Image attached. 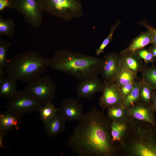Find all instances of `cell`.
I'll list each match as a JSON object with an SVG mask.
<instances>
[{
  "mask_svg": "<svg viewBox=\"0 0 156 156\" xmlns=\"http://www.w3.org/2000/svg\"><path fill=\"white\" fill-rule=\"evenodd\" d=\"M96 107L93 108L79 122L66 143L78 156H118L111 133L112 120Z\"/></svg>",
  "mask_w": 156,
  "mask_h": 156,
  "instance_id": "cell-1",
  "label": "cell"
},
{
  "mask_svg": "<svg viewBox=\"0 0 156 156\" xmlns=\"http://www.w3.org/2000/svg\"><path fill=\"white\" fill-rule=\"evenodd\" d=\"M102 59L66 49L56 50L49 67L81 80L100 75Z\"/></svg>",
  "mask_w": 156,
  "mask_h": 156,
  "instance_id": "cell-2",
  "label": "cell"
},
{
  "mask_svg": "<svg viewBox=\"0 0 156 156\" xmlns=\"http://www.w3.org/2000/svg\"><path fill=\"white\" fill-rule=\"evenodd\" d=\"M151 124L131 117L119 156H156V132Z\"/></svg>",
  "mask_w": 156,
  "mask_h": 156,
  "instance_id": "cell-3",
  "label": "cell"
},
{
  "mask_svg": "<svg viewBox=\"0 0 156 156\" xmlns=\"http://www.w3.org/2000/svg\"><path fill=\"white\" fill-rule=\"evenodd\" d=\"M49 60L33 51L18 54L8 60L5 73L17 81L27 83L43 74L49 67Z\"/></svg>",
  "mask_w": 156,
  "mask_h": 156,
  "instance_id": "cell-4",
  "label": "cell"
},
{
  "mask_svg": "<svg viewBox=\"0 0 156 156\" xmlns=\"http://www.w3.org/2000/svg\"><path fill=\"white\" fill-rule=\"evenodd\" d=\"M44 12L65 21L82 16L80 0H40Z\"/></svg>",
  "mask_w": 156,
  "mask_h": 156,
  "instance_id": "cell-5",
  "label": "cell"
},
{
  "mask_svg": "<svg viewBox=\"0 0 156 156\" xmlns=\"http://www.w3.org/2000/svg\"><path fill=\"white\" fill-rule=\"evenodd\" d=\"M10 1V8L19 12L26 23L35 28L40 26L44 12L40 0Z\"/></svg>",
  "mask_w": 156,
  "mask_h": 156,
  "instance_id": "cell-6",
  "label": "cell"
},
{
  "mask_svg": "<svg viewBox=\"0 0 156 156\" xmlns=\"http://www.w3.org/2000/svg\"><path fill=\"white\" fill-rule=\"evenodd\" d=\"M27 83L25 89L42 105L54 99L56 85L48 75L40 76Z\"/></svg>",
  "mask_w": 156,
  "mask_h": 156,
  "instance_id": "cell-7",
  "label": "cell"
},
{
  "mask_svg": "<svg viewBox=\"0 0 156 156\" xmlns=\"http://www.w3.org/2000/svg\"><path fill=\"white\" fill-rule=\"evenodd\" d=\"M42 105L31 94L25 89L17 90L8 99L6 107L7 110L23 115L38 111Z\"/></svg>",
  "mask_w": 156,
  "mask_h": 156,
  "instance_id": "cell-8",
  "label": "cell"
},
{
  "mask_svg": "<svg viewBox=\"0 0 156 156\" xmlns=\"http://www.w3.org/2000/svg\"><path fill=\"white\" fill-rule=\"evenodd\" d=\"M102 94L99 104L104 110L109 107L122 105L124 98L120 88L114 82L103 81Z\"/></svg>",
  "mask_w": 156,
  "mask_h": 156,
  "instance_id": "cell-9",
  "label": "cell"
},
{
  "mask_svg": "<svg viewBox=\"0 0 156 156\" xmlns=\"http://www.w3.org/2000/svg\"><path fill=\"white\" fill-rule=\"evenodd\" d=\"M120 55L112 52L105 55L102 59L101 74L104 81L114 82L120 71Z\"/></svg>",
  "mask_w": 156,
  "mask_h": 156,
  "instance_id": "cell-10",
  "label": "cell"
},
{
  "mask_svg": "<svg viewBox=\"0 0 156 156\" xmlns=\"http://www.w3.org/2000/svg\"><path fill=\"white\" fill-rule=\"evenodd\" d=\"M58 113L66 121H80L83 118V106L78 99L72 97L64 99L58 108Z\"/></svg>",
  "mask_w": 156,
  "mask_h": 156,
  "instance_id": "cell-11",
  "label": "cell"
},
{
  "mask_svg": "<svg viewBox=\"0 0 156 156\" xmlns=\"http://www.w3.org/2000/svg\"><path fill=\"white\" fill-rule=\"evenodd\" d=\"M103 86V82L98 76H96L80 80L76 87V90L78 98L90 100L95 94L102 92Z\"/></svg>",
  "mask_w": 156,
  "mask_h": 156,
  "instance_id": "cell-12",
  "label": "cell"
},
{
  "mask_svg": "<svg viewBox=\"0 0 156 156\" xmlns=\"http://www.w3.org/2000/svg\"><path fill=\"white\" fill-rule=\"evenodd\" d=\"M139 23L146 28L147 30L141 33L133 38L128 47L120 52V55L135 53L137 50L144 48L149 44H152L153 33L150 25L145 21H141Z\"/></svg>",
  "mask_w": 156,
  "mask_h": 156,
  "instance_id": "cell-13",
  "label": "cell"
},
{
  "mask_svg": "<svg viewBox=\"0 0 156 156\" xmlns=\"http://www.w3.org/2000/svg\"><path fill=\"white\" fill-rule=\"evenodd\" d=\"M128 108L131 118L156 126L155 112L151 106L138 101Z\"/></svg>",
  "mask_w": 156,
  "mask_h": 156,
  "instance_id": "cell-14",
  "label": "cell"
},
{
  "mask_svg": "<svg viewBox=\"0 0 156 156\" xmlns=\"http://www.w3.org/2000/svg\"><path fill=\"white\" fill-rule=\"evenodd\" d=\"M8 110L0 113V131L5 134L14 130H17L21 125L23 116Z\"/></svg>",
  "mask_w": 156,
  "mask_h": 156,
  "instance_id": "cell-15",
  "label": "cell"
},
{
  "mask_svg": "<svg viewBox=\"0 0 156 156\" xmlns=\"http://www.w3.org/2000/svg\"><path fill=\"white\" fill-rule=\"evenodd\" d=\"M130 118L126 121H112L111 133L112 142L117 148L119 154L128 129Z\"/></svg>",
  "mask_w": 156,
  "mask_h": 156,
  "instance_id": "cell-16",
  "label": "cell"
},
{
  "mask_svg": "<svg viewBox=\"0 0 156 156\" xmlns=\"http://www.w3.org/2000/svg\"><path fill=\"white\" fill-rule=\"evenodd\" d=\"M120 70H127L136 76L144 66L142 60L135 53L120 55Z\"/></svg>",
  "mask_w": 156,
  "mask_h": 156,
  "instance_id": "cell-17",
  "label": "cell"
},
{
  "mask_svg": "<svg viewBox=\"0 0 156 156\" xmlns=\"http://www.w3.org/2000/svg\"><path fill=\"white\" fill-rule=\"evenodd\" d=\"M65 120L58 112L52 118L44 123V129L47 135L50 137H56L64 131Z\"/></svg>",
  "mask_w": 156,
  "mask_h": 156,
  "instance_id": "cell-18",
  "label": "cell"
},
{
  "mask_svg": "<svg viewBox=\"0 0 156 156\" xmlns=\"http://www.w3.org/2000/svg\"><path fill=\"white\" fill-rule=\"evenodd\" d=\"M17 81L7 75L0 80V96L4 99H9L17 91L16 83Z\"/></svg>",
  "mask_w": 156,
  "mask_h": 156,
  "instance_id": "cell-19",
  "label": "cell"
},
{
  "mask_svg": "<svg viewBox=\"0 0 156 156\" xmlns=\"http://www.w3.org/2000/svg\"><path fill=\"white\" fill-rule=\"evenodd\" d=\"M107 117L112 121H125L131 117L128 108L120 105L108 108Z\"/></svg>",
  "mask_w": 156,
  "mask_h": 156,
  "instance_id": "cell-20",
  "label": "cell"
},
{
  "mask_svg": "<svg viewBox=\"0 0 156 156\" xmlns=\"http://www.w3.org/2000/svg\"><path fill=\"white\" fill-rule=\"evenodd\" d=\"M142 83V81H134L132 90L124 99L122 105L124 107L128 108L139 101L140 90Z\"/></svg>",
  "mask_w": 156,
  "mask_h": 156,
  "instance_id": "cell-21",
  "label": "cell"
},
{
  "mask_svg": "<svg viewBox=\"0 0 156 156\" xmlns=\"http://www.w3.org/2000/svg\"><path fill=\"white\" fill-rule=\"evenodd\" d=\"M140 72L143 82L156 90V66H153L150 67L144 65Z\"/></svg>",
  "mask_w": 156,
  "mask_h": 156,
  "instance_id": "cell-22",
  "label": "cell"
},
{
  "mask_svg": "<svg viewBox=\"0 0 156 156\" xmlns=\"http://www.w3.org/2000/svg\"><path fill=\"white\" fill-rule=\"evenodd\" d=\"M40 119L44 123L52 118L58 112V108L50 102L42 105L38 110Z\"/></svg>",
  "mask_w": 156,
  "mask_h": 156,
  "instance_id": "cell-23",
  "label": "cell"
},
{
  "mask_svg": "<svg viewBox=\"0 0 156 156\" xmlns=\"http://www.w3.org/2000/svg\"><path fill=\"white\" fill-rule=\"evenodd\" d=\"M15 32L14 22L11 18L6 19L0 15V36L5 35L12 38Z\"/></svg>",
  "mask_w": 156,
  "mask_h": 156,
  "instance_id": "cell-24",
  "label": "cell"
},
{
  "mask_svg": "<svg viewBox=\"0 0 156 156\" xmlns=\"http://www.w3.org/2000/svg\"><path fill=\"white\" fill-rule=\"evenodd\" d=\"M155 90L151 86L143 82L140 90L139 101L151 106L153 102Z\"/></svg>",
  "mask_w": 156,
  "mask_h": 156,
  "instance_id": "cell-25",
  "label": "cell"
},
{
  "mask_svg": "<svg viewBox=\"0 0 156 156\" xmlns=\"http://www.w3.org/2000/svg\"><path fill=\"white\" fill-rule=\"evenodd\" d=\"M137 79V76L131 71L121 69L117 77L115 83L120 88L122 86L133 81Z\"/></svg>",
  "mask_w": 156,
  "mask_h": 156,
  "instance_id": "cell-26",
  "label": "cell"
},
{
  "mask_svg": "<svg viewBox=\"0 0 156 156\" xmlns=\"http://www.w3.org/2000/svg\"><path fill=\"white\" fill-rule=\"evenodd\" d=\"M12 43L0 38V69L5 70L8 60L7 53Z\"/></svg>",
  "mask_w": 156,
  "mask_h": 156,
  "instance_id": "cell-27",
  "label": "cell"
},
{
  "mask_svg": "<svg viewBox=\"0 0 156 156\" xmlns=\"http://www.w3.org/2000/svg\"><path fill=\"white\" fill-rule=\"evenodd\" d=\"M120 23L121 22L118 21L115 24L111 25L110 31L109 34L103 41L99 47L95 50V53L97 56H98L101 53L111 42L115 30Z\"/></svg>",
  "mask_w": 156,
  "mask_h": 156,
  "instance_id": "cell-28",
  "label": "cell"
},
{
  "mask_svg": "<svg viewBox=\"0 0 156 156\" xmlns=\"http://www.w3.org/2000/svg\"><path fill=\"white\" fill-rule=\"evenodd\" d=\"M135 53L144 60L146 65L149 63L153 64L154 62H156L155 59L148 49L143 48L137 50Z\"/></svg>",
  "mask_w": 156,
  "mask_h": 156,
  "instance_id": "cell-29",
  "label": "cell"
},
{
  "mask_svg": "<svg viewBox=\"0 0 156 156\" xmlns=\"http://www.w3.org/2000/svg\"><path fill=\"white\" fill-rule=\"evenodd\" d=\"M134 81L127 83L120 88L121 92L124 99L129 93L132 90Z\"/></svg>",
  "mask_w": 156,
  "mask_h": 156,
  "instance_id": "cell-30",
  "label": "cell"
},
{
  "mask_svg": "<svg viewBox=\"0 0 156 156\" xmlns=\"http://www.w3.org/2000/svg\"><path fill=\"white\" fill-rule=\"evenodd\" d=\"M7 7H10V0H0V11H3Z\"/></svg>",
  "mask_w": 156,
  "mask_h": 156,
  "instance_id": "cell-31",
  "label": "cell"
},
{
  "mask_svg": "<svg viewBox=\"0 0 156 156\" xmlns=\"http://www.w3.org/2000/svg\"><path fill=\"white\" fill-rule=\"evenodd\" d=\"M6 135L3 132L0 131V147L1 148H6L7 147L5 146L3 143V138Z\"/></svg>",
  "mask_w": 156,
  "mask_h": 156,
  "instance_id": "cell-32",
  "label": "cell"
},
{
  "mask_svg": "<svg viewBox=\"0 0 156 156\" xmlns=\"http://www.w3.org/2000/svg\"><path fill=\"white\" fill-rule=\"evenodd\" d=\"M152 109L155 112L156 111V90H155V92L153 101V102L151 105Z\"/></svg>",
  "mask_w": 156,
  "mask_h": 156,
  "instance_id": "cell-33",
  "label": "cell"
},
{
  "mask_svg": "<svg viewBox=\"0 0 156 156\" xmlns=\"http://www.w3.org/2000/svg\"><path fill=\"white\" fill-rule=\"evenodd\" d=\"M150 27L153 33V40L152 44L156 46V29L150 25Z\"/></svg>",
  "mask_w": 156,
  "mask_h": 156,
  "instance_id": "cell-34",
  "label": "cell"
},
{
  "mask_svg": "<svg viewBox=\"0 0 156 156\" xmlns=\"http://www.w3.org/2000/svg\"><path fill=\"white\" fill-rule=\"evenodd\" d=\"M148 49L153 54L156 61V46L152 44Z\"/></svg>",
  "mask_w": 156,
  "mask_h": 156,
  "instance_id": "cell-35",
  "label": "cell"
},
{
  "mask_svg": "<svg viewBox=\"0 0 156 156\" xmlns=\"http://www.w3.org/2000/svg\"><path fill=\"white\" fill-rule=\"evenodd\" d=\"M155 131L156 132V126L155 127Z\"/></svg>",
  "mask_w": 156,
  "mask_h": 156,
  "instance_id": "cell-36",
  "label": "cell"
}]
</instances>
